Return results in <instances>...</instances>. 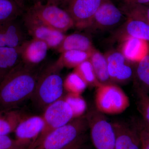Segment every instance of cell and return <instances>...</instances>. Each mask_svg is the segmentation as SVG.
<instances>
[{"mask_svg": "<svg viewBox=\"0 0 149 149\" xmlns=\"http://www.w3.org/2000/svg\"><path fill=\"white\" fill-rule=\"evenodd\" d=\"M72 109L73 118L83 116L87 110V103L81 95L68 93L63 97Z\"/></svg>", "mask_w": 149, "mask_h": 149, "instance_id": "cell-26", "label": "cell"}, {"mask_svg": "<svg viewBox=\"0 0 149 149\" xmlns=\"http://www.w3.org/2000/svg\"><path fill=\"white\" fill-rule=\"evenodd\" d=\"M63 87L68 93L81 95L86 90L88 85L82 78L73 71L68 74L63 81Z\"/></svg>", "mask_w": 149, "mask_h": 149, "instance_id": "cell-25", "label": "cell"}, {"mask_svg": "<svg viewBox=\"0 0 149 149\" xmlns=\"http://www.w3.org/2000/svg\"><path fill=\"white\" fill-rule=\"evenodd\" d=\"M19 48L21 61L33 67H36L45 60L49 49L45 42L32 38L26 40Z\"/></svg>", "mask_w": 149, "mask_h": 149, "instance_id": "cell-13", "label": "cell"}, {"mask_svg": "<svg viewBox=\"0 0 149 149\" xmlns=\"http://www.w3.org/2000/svg\"><path fill=\"white\" fill-rule=\"evenodd\" d=\"M121 41L120 52L131 63H137L149 54L148 41L131 37H124Z\"/></svg>", "mask_w": 149, "mask_h": 149, "instance_id": "cell-14", "label": "cell"}, {"mask_svg": "<svg viewBox=\"0 0 149 149\" xmlns=\"http://www.w3.org/2000/svg\"><path fill=\"white\" fill-rule=\"evenodd\" d=\"M123 18L122 12L110 0H107L94 15L87 29L103 31L112 29L122 23Z\"/></svg>", "mask_w": 149, "mask_h": 149, "instance_id": "cell-11", "label": "cell"}, {"mask_svg": "<svg viewBox=\"0 0 149 149\" xmlns=\"http://www.w3.org/2000/svg\"><path fill=\"white\" fill-rule=\"evenodd\" d=\"M22 10L14 0H0V22L17 19Z\"/></svg>", "mask_w": 149, "mask_h": 149, "instance_id": "cell-23", "label": "cell"}, {"mask_svg": "<svg viewBox=\"0 0 149 149\" xmlns=\"http://www.w3.org/2000/svg\"><path fill=\"white\" fill-rule=\"evenodd\" d=\"M137 106L143 120L149 125V95L140 90H136Z\"/></svg>", "mask_w": 149, "mask_h": 149, "instance_id": "cell-28", "label": "cell"}, {"mask_svg": "<svg viewBox=\"0 0 149 149\" xmlns=\"http://www.w3.org/2000/svg\"><path fill=\"white\" fill-rule=\"evenodd\" d=\"M94 49L90 37L84 34L75 33L66 35L56 50L61 53L71 50L91 52Z\"/></svg>", "mask_w": 149, "mask_h": 149, "instance_id": "cell-17", "label": "cell"}, {"mask_svg": "<svg viewBox=\"0 0 149 149\" xmlns=\"http://www.w3.org/2000/svg\"><path fill=\"white\" fill-rule=\"evenodd\" d=\"M61 69L55 62L39 73L30 99L38 108L45 109L62 97L64 89L63 80L60 73Z\"/></svg>", "mask_w": 149, "mask_h": 149, "instance_id": "cell-2", "label": "cell"}, {"mask_svg": "<svg viewBox=\"0 0 149 149\" xmlns=\"http://www.w3.org/2000/svg\"><path fill=\"white\" fill-rule=\"evenodd\" d=\"M23 22L25 29L32 39L45 42L49 49H56L66 36L63 32L48 26L28 10L24 14Z\"/></svg>", "mask_w": 149, "mask_h": 149, "instance_id": "cell-8", "label": "cell"}, {"mask_svg": "<svg viewBox=\"0 0 149 149\" xmlns=\"http://www.w3.org/2000/svg\"><path fill=\"white\" fill-rule=\"evenodd\" d=\"M126 4H149V0H125Z\"/></svg>", "mask_w": 149, "mask_h": 149, "instance_id": "cell-33", "label": "cell"}, {"mask_svg": "<svg viewBox=\"0 0 149 149\" xmlns=\"http://www.w3.org/2000/svg\"><path fill=\"white\" fill-rule=\"evenodd\" d=\"M83 143V136L68 146L63 149H82V146Z\"/></svg>", "mask_w": 149, "mask_h": 149, "instance_id": "cell-32", "label": "cell"}, {"mask_svg": "<svg viewBox=\"0 0 149 149\" xmlns=\"http://www.w3.org/2000/svg\"><path fill=\"white\" fill-rule=\"evenodd\" d=\"M28 11L48 26L63 33L74 27L69 14L58 6L43 4L41 1H38Z\"/></svg>", "mask_w": 149, "mask_h": 149, "instance_id": "cell-7", "label": "cell"}, {"mask_svg": "<svg viewBox=\"0 0 149 149\" xmlns=\"http://www.w3.org/2000/svg\"><path fill=\"white\" fill-rule=\"evenodd\" d=\"M89 60L99 82L102 84L112 83L109 74L105 56L95 48L91 52Z\"/></svg>", "mask_w": 149, "mask_h": 149, "instance_id": "cell-19", "label": "cell"}, {"mask_svg": "<svg viewBox=\"0 0 149 149\" xmlns=\"http://www.w3.org/2000/svg\"><path fill=\"white\" fill-rule=\"evenodd\" d=\"M69 0H47V4L58 6L67 3Z\"/></svg>", "mask_w": 149, "mask_h": 149, "instance_id": "cell-34", "label": "cell"}, {"mask_svg": "<svg viewBox=\"0 0 149 149\" xmlns=\"http://www.w3.org/2000/svg\"><path fill=\"white\" fill-rule=\"evenodd\" d=\"M102 113L92 111L86 116L92 142L96 149H115L116 135L112 123Z\"/></svg>", "mask_w": 149, "mask_h": 149, "instance_id": "cell-6", "label": "cell"}, {"mask_svg": "<svg viewBox=\"0 0 149 149\" xmlns=\"http://www.w3.org/2000/svg\"><path fill=\"white\" fill-rule=\"evenodd\" d=\"M73 71L82 78L88 87L97 88L101 84L96 76L93 65L89 59L74 68Z\"/></svg>", "mask_w": 149, "mask_h": 149, "instance_id": "cell-24", "label": "cell"}, {"mask_svg": "<svg viewBox=\"0 0 149 149\" xmlns=\"http://www.w3.org/2000/svg\"><path fill=\"white\" fill-rule=\"evenodd\" d=\"M133 37L149 42V24L138 20L133 25L132 30Z\"/></svg>", "mask_w": 149, "mask_h": 149, "instance_id": "cell-30", "label": "cell"}, {"mask_svg": "<svg viewBox=\"0 0 149 149\" xmlns=\"http://www.w3.org/2000/svg\"><path fill=\"white\" fill-rule=\"evenodd\" d=\"M21 61L19 47H0V70H10Z\"/></svg>", "mask_w": 149, "mask_h": 149, "instance_id": "cell-22", "label": "cell"}, {"mask_svg": "<svg viewBox=\"0 0 149 149\" xmlns=\"http://www.w3.org/2000/svg\"><path fill=\"white\" fill-rule=\"evenodd\" d=\"M91 52L79 50H68L61 53L56 63L61 69L63 68H74L82 62L89 59Z\"/></svg>", "mask_w": 149, "mask_h": 149, "instance_id": "cell-21", "label": "cell"}, {"mask_svg": "<svg viewBox=\"0 0 149 149\" xmlns=\"http://www.w3.org/2000/svg\"><path fill=\"white\" fill-rule=\"evenodd\" d=\"M133 79L136 90L149 94V54L135 63Z\"/></svg>", "mask_w": 149, "mask_h": 149, "instance_id": "cell-20", "label": "cell"}, {"mask_svg": "<svg viewBox=\"0 0 149 149\" xmlns=\"http://www.w3.org/2000/svg\"><path fill=\"white\" fill-rule=\"evenodd\" d=\"M44 125L42 116L24 118L15 130V140L23 149H28L40 135Z\"/></svg>", "mask_w": 149, "mask_h": 149, "instance_id": "cell-12", "label": "cell"}, {"mask_svg": "<svg viewBox=\"0 0 149 149\" xmlns=\"http://www.w3.org/2000/svg\"><path fill=\"white\" fill-rule=\"evenodd\" d=\"M133 127L138 133L141 149H149V125L142 119L136 121Z\"/></svg>", "mask_w": 149, "mask_h": 149, "instance_id": "cell-29", "label": "cell"}, {"mask_svg": "<svg viewBox=\"0 0 149 149\" xmlns=\"http://www.w3.org/2000/svg\"><path fill=\"white\" fill-rule=\"evenodd\" d=\"M115 133V149H141L137 131L134 127L121 123H112Z\"/></svg>", "mask_w": 149, "mask_h": 149, "instance_id": "cell-16", "label": "cell"}, {"mask_svg": "<svg viewBox=\"0 0 149 149\" xmlns=\"http://www.w3.org/2000/svg\"><path fill=\"white\" fill-rule=\"evenodd\" d=\"M17 19L0 22V47H18L26 41Z\"/></svg>", "mask_w": 149, "mask_h": 149, "instance_id": "cell-15", "label": "cell"}, {"mask_svg": "<svg viewBox=\"0 0 149 149\" xmlns=\"http://www.w3.org/2000/svg\"><path fill=\"white\" fill-rule=\"evenodd\" d=\"M36 2L41 1V0H36Z\"/></svg>", "mask_w": 149, "mask_h": 149, "instance_id": "cell-37", "label": "cell"}, {"mask_svg": "<svg viewBox=\"0 0 149 149\" xmlns=\"http://www.w3.org/2000/svg\"><path fill=\"white\" fill-rule=\"evenodd\" d=\"M95 103L98 111L107 114L122 113L130 106L128 96L113 83L101 84L97 88Z\"/></svg>", "mask_w": 149, "mask_h": 149, "instance_id": "cell-4", "label": "cell"}, {"mask_svg": "<svg viewBox=\"0 0 149 149\" xmlns=\"http://www.w3.org/2000/svg\"><path fill=\"white\" fill-rule=\"evenodd\" d=\"M25 117L15 109L0 111V136L14 132L17 125Z\"/></svg>", "mask_w": 149, "mask_h": 149, "instance_id": "cell-18", "label": "cell"}, {"mask_svg": "<svg viewBox=\"0 0 149 149\" xmlns=\"http://www.w3.org/2000/svg\"></svg>", "mask_w": 149, "mask_h": 149, "instance_id": "cell-38", "label": "cell"}, {"mask_svg": "<svg viewBox=\"0 0 149 149\" xmlns=\"http://www.w3.org/2000/svg\"><path fill=\"white\" fill-rule=\"evenodd\" d=\"M42 117L44 121L42 130L28 149L37 146L51 132L74 119L71 108L63 97L46 108Z\"/></svg>", "mask_w": 149, "mask_h": 149, "instance_id": "cell-5", "label": "cell"}, {"mask_svg": "<svg viewBox=\"0 0 149 149\" xmlns=\"http://www.w3.org/2000/svg\"><path fill=\"white\" fill-rule=\"evenodd\" d=\"M39 73L21 61L0 82V111L14 109L34 93Z\"/></svg>", "mask_w": 149, "mask_h": 149, "instance_id": "cell-1", "label": "cell"}, {"mask_svg": "<svg viewBox=\"0 0 149 149\" xmlns=\"http://www.w3.org/2000/svg\"><path fill=\"white\" fill-rule=\"evenodd\" d=\"M74 119L49 134L41 143L31 149H63L83 136L89 127L86 116Z\"/></svg>", "mask_w": 149, "mask_h": 149, "instance_id": "cell-3", "label": "cell"}, {"mask_svg": "<svg viewBox=\"0 0 149 149\" xmlns=\"http://www.w3.org/2000/svg\"><path fill=\"white\" fill-rule=\"evenodd\" d=\"M20 6L23 8L25 0H14Z\"/></svg>", "mask_w": 149, "mask_h": 149, "instance_id": "cell-36", "label": "cell"}, {"mask_svg": "<svg viewBox=\"0 0 149 149\" xmlns=\"http://www.w3.org/2000/svg\"><path fill=\"white\" fill-rule=\"evenodd\" d=\"M123 12L127 18L139 19L149 24V6L141 4H126Z\"/></svg>", "mask_w": 149, "mask_h": 149, "instance_id": "cell-27", "label": "cell"}, {"mask_svg": "<svg viewBox=\"0 0 149 149\" xmlns=\"http://www.w3.org/2000/svg\"><path fill=\"white\" fill-rule=\"evenodd\" d=\"M9 70H0V82L1 81L3 78L4 77L6 74L7 73V72Z\"/></svg>", "mask_w": 149, "mask_h": 149, "instance_id": "cell-35", "label": "cell"}, {"mask_svg": "<svg viewBox=\"0 0 149 149\" xmlns=\"http://www.w3.org/2000/svg\"><path fill=\"white\" fill-rule=\"evenodd\" d=\"M107 0H69L65 10L72 17L74 27L87 29L94 15Z\"/></svg>", "mask_w": 149, "mask_h": 149, "instance_id": "cell-9", "label": "cell"}, {"mask_svg": "<svg viewBox=\"0 0 149 149\" xmlns=\"http://www.w3.org/2000/svg\"><path fill=\"white\" fill-rule=\"evenodd\" d=\"M0 149H24L18 143L16 140H13L8 135L0 136Z\"/></svg>", "mask_w": 149, "mask_h": 149, "instance_id": "cell-31", "label": "cell"}, {"mask_svg": "<svg viewBox=\"0 0 149 149\" xmlns=\"http://www.w3.org/2000/svg\"><path fill=\"white\" fill-rule=\"evenodd\" d=\"M105 56L112 83L123 84L133 79L135 64L127 61L120 51H109Z\"/></svg>", "mask_w": 149, "mask_h": 149, "instance_id": "cell-10", "label": "cell"}]
</instances>
